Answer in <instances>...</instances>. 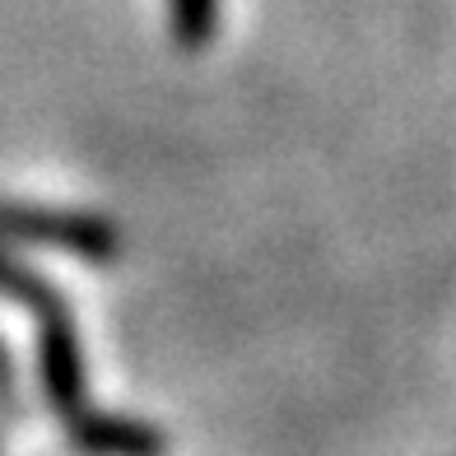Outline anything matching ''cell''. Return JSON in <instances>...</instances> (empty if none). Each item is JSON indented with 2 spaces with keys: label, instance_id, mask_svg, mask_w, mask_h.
I'll list each match as a JSON object with an SVG mask.
<instances>
[{
  "label": "cell",
  "instance_id": "obj_2",
  "mask_svg": "<svg viewBox=\"0 0 456 456\" xmlns=\"http://www.w3.org/2000/svg\"><path fill=\"white\" fill-rule=\"evenodd\" d=\"M0 242L52 247V252L79 256L89 265H112L126 252V238L108 215L52 210V205H24V200H0Z\"/></svg>",
  "mask_w": 456,
  "mask_h": 456
},
{
  "label": "cell",
  "instance_id": "obj_1",
  "mask_svg": "<svg viewBox=\"0 0 456 456\" xmlns=\"http://www.w3.org/2000/svg\"><path fill=\"white\" fill-rule=\"evenodd\" d=\"M24 313L37 326V387L56 419H70L89 405V363H85V336L70 317V303L56 284L24 303Z\"/></svg>",
  "mask_w": 456,
  "mask_h": 456
},
{
  "label": "cell",
  "instance_id": "obj_3",
  "mask_svg": "<svg viewBox=\"0 0 456 456\" xmlns=\"http://www.w3.org/2000/svg\"><path fill=\"white\" fill-rule=\"evenodd\" d=\"M66 438L79 456H168V433L135 414H112V410H75L61 419Z\"/></svg>",
  "mask_w": 456,
  "mask_h": 456
},
{
  "label": "cell",
  "instance_id": "obj_4",
  "mask_svg": "<svg viewBox=\"0 0 456 456\" xmlns=\"http://www.w3.org/2000/svg\"><path fill=\"white\" fill-rule=\"evenodd\" d=\"M168 28L182 52L210 47L219 28V0H168Z\"/></svg>",
  "mask_w": 456,
  "mask_h": 456
},
{
  "label": "cell",
  "instance_id": "obj_5",
  "mask_svg": "<svg viewBox=\"0 0 456 456\" xmlns=\"http://www.w3.org/2000/svg\"><path fill=\"white\" fill-rule=\"evenodd\" d=\"M24 419H28V401H24V387H19V363L10 345L0 340V428L14 433Z\"/></svg>",
  "mask_w": 456,
  "mask_h": 456
}]
</instances>
